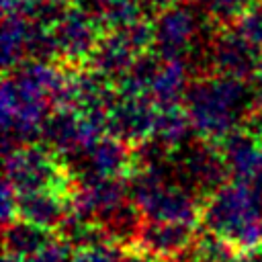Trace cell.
<instances>
[{
    "label": "cell",
    "mask_w": 262,
    "mask_h": 262,
    "mask_svg": "<svg viewBox=\"0 0 262 262\" xmlns=\"http://www.w3.org/2000/svg\"><path fill=\"white\" fill-rule=\"evenodd\" d=\"M258 102L260 92L246 80L211 72L190 82L184 96V108L194 133L215 143L237 131L242 123L246 125Z\"/></svg>",
    "instance_id": "6da1fadb"
},
{
    "label": "cell",
    "mask_w": 262,
    "mask_h": 262,
    "mask_svg": "<svg viewBox=\"0 0 262 262\" xmlns=\"http://www.w3.org/2000/svg\"><path fill=\"white\" fill-rule=\"evenodd\" d=\"M201 225L239 252L262 248V184L225 182L203 199Z\"/></svg>",
    "instance_id": "7a4b0ae2"
},
{
    "label": "cell",
    "mask_w": 262,
    "mask_h": 262,
    "mask_svg": "<svg viewBox=\"0 0 262 262\" xmlns=\"http://www.w3.org/2000/svg\"><path fill=\"white\" fill-rule=\"evenodd\" d=\"M51 102L53 98L20 70H8L0 90L4 151L41 139L43 123L51 113Z\"/></svg>",
    "instance_id": "3957f363"
},
{
    "label": "cell",
    "mask_w": 262,
    "mask_h": 262,
    "mask_svg": "<svg viewBox=\"0 0 262 262\" xmlns=\"http://www.w3.org/2000/svg\"><path fill=\"white\" fill-rule=\"evenodd\" d=\"M4 182L18 194L45 188L72 190L74 186L63 158L39 143H23L4 151Z\"/></svg>",
    "instance_id": "277c9868"
},
{
    "label": "cell",
    "mask_w": 262,
    "mask_h": 262,
    "mask_svg": "<svg viewBox=\"0 0 262 262\" xmlns=\"http://www.w3.org/2000/svg\"><path fill=\"white\" fill-rule=\"evenodd\" d=\"M205 10H196L190 2L166 8L151 23L154 49L164 59H190L201 55L207 41L203 39L207 20Z\"/></svg>",
    "instance_id": "5b68a950"
},
{
    "label": "cell",
    "mask_w": 262,
    "mask_h": 262,
    "mask_svg": "<svg viewBox=\"0 0 262 262\" xmlns=\"http://www.w3.org/2000/svg\"><path fill=\"white\" fill-rule=\"evenodd\" d=\"M170 172L174 180L196 192L201 199L215 192L229 178L227 164L219 149V143L201 139L196 143H184L172 151Z\"/></svg>",
    "instance_id": "8992f818"
},
{
    "label": "cell",
    "mask_w": 262,
    "mask_h": 262,
    "mask_svg": "<svg viewBox=\"0 0 262 262\" xmlns=\"http://www.w3.org/2000/svg\"><path fill=\"white\" fill-rule=\"evenodd\" d=\"M149 47H154V27L139 18L102 35L90 57V68L106 76L111 82L121 80Z\"/></svg>",
    "instance_id": "52a82bcc"
},
{
    "label": "cell",
    "mask_w": 262,
    "mask_h": 262,
    "mask_svg": "<svg viewBox=\"0 0 262 262\" xmlns=\"http://www.w3.org/2000/svg\"><path fill=\"white\" fill-rule=\"evenodd\" d=\"M66 166L74 182L88 178H123L135 170V154L131 143L104 133L68 158Z\"/></svg>",
    "instance_id": "ba28073f"
},
{
    "label": "cell",
    "mask_w": 262,
    "mask_h": 262,
    "mask_svg": "<svg viewBox=\"0 0 262 262\" xmlns=\"http://www.w3.org/2000/svg\"><path fill=\"white\" fill-rule=\"evenodd\" d=\"M106 133V117L84 115L74 106L55 104L43 123L41 139L63 160L84 149L90 141Z\"/></svg>",
    "instance_id": "9c48e42d"
},
{
    "label": "cell",
    "mask_w": 262,
    "mask_h": 262,
    "mask_svg": "<svg viewBox=\"0 0 262 262\" xmlns=\"http://www.w3.org/2000/svg\"><path fill=\"white\" fill-rule=\"evenodd\" d=\"M260 49L252 45L235 27L213 33L201 51L203 68L211 74L231 78H252L260 61Z\"/></svg>",
    "instance_id": "30bf717a"
},
{
    "label": "cell",
    "mask_w": 262,
    "mask_h": 262,
    "mask_svg": "<svg viewBox=\"0 0 262 262\" xmlns=\"http://www.w3.org/2000/svg\"><path fill=\"white\" fill-rule=\"evenodd\" d=\"M57 45V57L70 63L90 61L96 45L102 39V23L86 6L70 4L51 27Z\"/></svg>",
    "instance_id": "8fae6325"
},
{
    "label": "cell",
    "mask_w": 262,
    "mask_h": 262,
    "mask_svg": "<svg viewBox=\"0 0 262 262\" xmlns=\"http://www.w3.org/2000/svg\"><path fill=\"white\" fill-rule=\"evenodd\" d=\"M156 113L158 102L151 96L117 90L106 113V133L137 145L154 135Z\"/></svg>",
    "instance_id": "7c38bea8"
},
{
    "label": "cell",
    "mask_w": 262,
    "mask_h": 262,
    "mask_svg": "<svg viewBox=\"0 0 262 262\" xmlns=\"http://www.w3.org/2000/svg\"><path fill=\"white\" fill-rule=\"evenodd\" d=\"M196 235V223L145 219L133 246L160 262H168L188 254Z\"/></svg>",
    "instance_id": "4fadbf2b"
},
{
    "label": "cell",
    "mask_w": 262,
    "mask_h": 262,
    "mask_svg": "<svg viewBox=\"0 0 262 262\" xmlns=\"http://www.w3.org/2000/svg\"><path fill=\"white\" fill-rule=\"evenodd\" d=\"M129 199L123 178H88L72 186V209L84 219L100 223L115 207Z\"/></svg>",
    "instance_id": "5bb4252c"
},
{
    "label": "cell",
    "mask_w": 262,
    "mask_h": 262,
    "mask_svg": "<svg viewBox=\"0 0 262 262\" xmlns=\"http://www.w3.org/2000/svg\"><path fill=\"white\" fill-rule=\"evenodd\" d=\"M219 149L233 180L262 184V149L258 135L250 129H237L219 141Z\"/></svg>",
    "instance_id": "9a60e30c"
},
{
    "label": "cell",
    "mask_w": 262,
    "mask_h": 262,
    "mask_svg": "<svg viewBox=\"0 0 262 262\" xmlns=\"http://www.w3.org/2000/svg\"><path fill=\"white\" fill-rule=\"evenodd\" d=\"M72 211V190L45 188L18 194V217L51 231H55Z\"/></svg>",
    "instance_id": "2e32d148"
},
{
    "label": "cell",
    "mask_w": 262,
    "mask_h": 262,
    "mask_svg": "<svg viewBox=\"0 0 262 262\" xmlns=\"http://www.w3.org/2000/svg\"><path fill=\"white\" fill-rule=\"evenodd\" d=\"M39 25L20 16L2 14V66L6 72L31 59V45Z\"/></svg>",
    "instance_id": "e0dca14e"
},
{
    "label": "cell",
    "mask_w": 262,
    "mask_h": 262,
    "mask_svg": "<svg viewBox=\"0 0 262 262\" xmlns=\"http://www.w3.org/2000/svg\"><path fill=\"white\" fill-rule=\"evenodd\" d=\"M188 61L186 59H164L160 61L147 94L158 102V104H174L184 100L186 90L190 86L188 80Z\"/></svg>",
    "instance_id": "ac0fdd59"
},
{
    "label": "cell",
    "mask_w": 262,
    "mask_h": 262,
    "mask_svg": "<svg viewBox=\"0 0 262 262\" xmlns=\"http://www.w3.org/2000/svg\"><path fill=\"white\" fill-rule=\"evenodd\" d=\"M55 239H57L55 231L39 227L20 217L4 225V252L16 254L20 258H29L37 254L39 250H43Z\"/></svg>",
    "instance_id": "d6986e66"
},
{
    "label": "cell",
    "mask_w": 262,
    "mask_h": 262,
    "mask_svg": "<svg viewBox=\"0 0 262 262\" xmlns=\"http://www.w3.org/2000/svg\"><path fill=\"white\" fill-rule=\"evenodd\" d=\"M194 133L190 117L180 102L174 104H158L156 125H154V139L170 147L172 151L188 143L190 135Z\"/></svg>",
    "instance_id": "ffe728a7"
},
{
    "label": "cell",
    "mask_w": 262,
    "mask_h": 262,
    "mask_svg": "<svg viewBox=\"0 0 262 262\" xmlns=\"http://www.w3.org/2000/svg\"><path fill=\"white\" fill-rule=\"evenodd\" d=\"M88 8L106 29H117L141 18V0H88Z\"/></svg>",
    "instance_id": "44dd1931"
},
{
    "label": "cell",
    "mask_w": 262,
    "mask_h": 262,
    "mask_svg": "<svg viewBox=\"0 0 262 262\" xmlns=\"http://www.w3.org/2000/svg\"><path fill=\"white\" fill-rule=\"evenodd\" d=\"M237 254H239V250L233 244H229L221 235L207 231V229H205V233L196 235V239L188 252V256L194 262H233Z\"/></svg>",
    "instance_id": "7402d4cb"
},
{
    "label": "cell",
    "mask_w": 262,
    "mask_h": 262,
    "mask_svg": "<svg viewBox=\"0 0 262 262\" xmlns=\"http://www.w3.org/2000/svg\"><path fill=\"white\" fill-rule=\"evenodd\" d=\"M260 0H199L207 16L217 20L219 25L235 23L250 6H254Z\"/></svg>",
    "instance_id": "603a6c76"
},
{
    "label": "cell",
    "mask_w": 262,
    "mask_h": 262,
    "mask_svg": "<svg viewBox=\"0 0 262 262\" xmlns=\"http://www.w3.org/2000/svg\"><path fill=\"white\" fill-rule=\"evenodd\" d=\"M235 29L262 51V2H256L254 6H250L237 20H235Z\"/></svg>",
    "instance_id": "cb8c5ba5"
},
{
    "label": "cell",
    "mask_w": 262,
    "mask_h": 262,
    "mask_svg": "<svg viewBox=\"0 0 262 262\" xmlns=\"http://www.w3.org/2000/svg\"><path fill=\"white\" fill-rule=\"evenodd\" d=\"M117 258H119V246L102 244V246L72 252L70 262H117Z\"/></svg>",
    "instance_id": "d4e9b609"
},
{
    "label": "cell",
    "mask_w": 262,
    "mask_h": 262,
    "mask_svg": "<svg viewBox=\"0 0 262 262\" xmlns=\"http://www.w3.org/2000/svg\"><path fill=\"white\" fill-rule=\"evenodd\" d=\"M70 252H72V250H70L63 242L55 239V242H51L49 246H45L43 250H39L37 254L25 258L23 262H70V256H72Z\"/></svg>",
    "instance_id": "484cf974"
},
{
    "label": "cell",
    "mask_w": 262,
    "mask_h": 262,
    "mask_svg": "<svg viewBox=\"0 0 262 262\" xmlns=\"http://www.w3.org/2000/svg\"><path fill=\"white\" fill-rule=\"evenodd\" d=\"M0 211H2V225L10 223V221H14L18 217V192L8 182H4V186H2Z\"/></svg>",
    "instance_id": "4316f807"
},
{
    "label": "cell",
    "mask_w": 262,
    "mask_h": 262,
    "mask_svg": "<svg viewBox=\"0 0 262 262\" xmlns=\"http://www.w3.org/2000/svg\"><path fill=\"white\" fill-rule=\"evenodd\" d=\"M117 262H160L154 256L145 254L143 250H139L137 246H119V258Z\"/></svg>",
    "instance_id": "83f0119b"
},
{
    "label": "cell",
    "mask_w": 262,
    "mask_h": 262,
    "mask_svg": "<svg viewBox=\"0 0 262 262\" xmlns=\"http://www.w3.org/2000/svg\"><path fill=\"white\" fill-rule=\"evenodd\" d=\"M182 2H188V0H141L143 8L147 10H156V12H162L166 8H172V6H178Z\"/></svg>",
    "instance_id": "f1b7e54d"
},
{
    "label": "cell",
    "mask_w": 262,
    "mask_h": 262,
    "mask_svg": "<svg viewBox=\"0 0 262 262\" xmlns=\"http://www.w3.org/2000/svg\"><path fill=\"white\" fill-rule=\"evenodd\" d=\"M25 258H20V256H16V254H10V252H4V258H2V262H23Z\"/></svg>",
    "instance_id": "f546056e"
},
{
    "label": "cell",
    "mask_w": 262,
    "mask_h": 262,
    "mask_svg": "<svg viewBox=\"0 0 262 262\" xmlns=\"http://www.w3.org/2000/svg\"><path fill=\"white\" fill-rule=\"evenodd\" d=\"M254 78H256V80H258V84L262 86V53H260V61H258V68H256Z\"/></svg>",
    "instance_id": "4dcf8cb0"
},
{
    "label": "cell",
    "mask_w": 262,
    "mask_h": 262,
    "mask_svg": "<svg viewBox=\"0 0 262 262\" xmlns=\"http://www.w3.org/2000/svg\"><path fill=\"white\" fill-rule=\"evenodd\" d=\"M168 262H194L188 254H184V256H180V258H174V260H168Z\"/></svg>",
    "instance_id": "1f68e13d"
},
{
    "label": "cell",
    "mask_w": 262,
    "mask_h": 262,
    "mask_svg": "<svg viewBox=\"0 0 262 262\" xmlns=\"http://www.w3.org/2000/svg\"><path fill=\"white\" fill-rule=\"evenodd\" d=\"M260 149H262V137H260Z\"/></svg>",
    "instance_id": "d6a6232c"
}]
</instances>
